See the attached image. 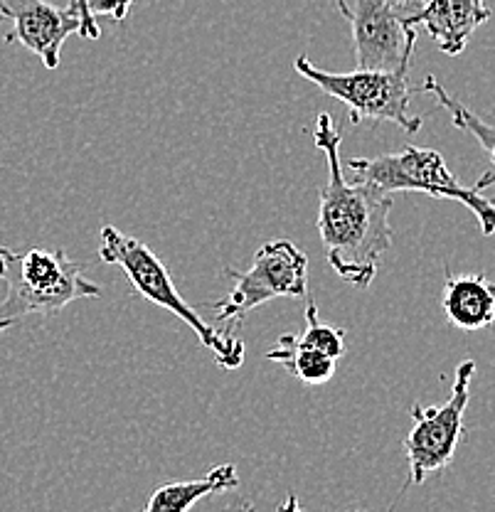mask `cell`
Listing matches in <instances>:
<instances>
[{"label": "cell", "instance_id": "cell-18", "mask_svg": "<svg viewBox=\"0 0 495 512\" xmlns=\"http://www.w3.org/2000/svg\"><path fill=\"white\" fill-rule=\"evenodd\" d=\"M279 512H306V510L301 508V500H298V495L291 493L289 498L279 505Z\"/></svg>", "mask_w": 495, "mask_h": 512}, {"label": "cell", "instance_id": "cell-2", "mask_svg": "<svg viewBox=\"0 0 495 512\" xmlns=\"http://www.w3.org/2000/svg\"><path fill=\"white\" fill-rule=\"evenodd\" d=\"M0 286V335L28 316H57L79 298L101 296L65 249L0 247Z\"/></svg>", "mask_w": 495, "mask_h": 512}, {"label": "cell", "instance_id": "cell-8", "mask_svg": "<svg viewBox=\"0 0 495 512\" xmlns=\"http://www.w3.org/2000/svg\"><path fill=\"white\" fill-rule=\"evenodd\" d=\"M353 30L358 69H397L412 64L417 28L392 0H335Z\"/></svg>", "mask_w": 495, "mask_h": 512}, {"label": "cell", "instance_id": "cell-13", "mask_svg": "<svg viewBox=\"0 0 495 512\" xmlns=\"http://www.w3.org/2000/svg\"><path fill=\"white\" fill-rule=\"evenodd\" d=\"M266 360L279 362V365H284V370L289 372V375H294L296 380H301L303 384H311V387H318V384H326L333 380L335 362H338L333 360V357L323 355V352L298 343L296 333L281 335L279 343L266 352Z\"/></svg>", "mask_w": 495, "mask_h": 512}, {"label": "cell", "instance_id": "cell-7", "mask_svg": "<svg viewBox=\"0 0 495 512\" xmlns=\"http://www.w3.org/2000/svg\"><path fill=\"white\" fill-rule=\"evenodd\" d=\"M476 375V362L463 360L456 367L451 397L439 407L414 404L412 431L404 439L409 461V483L422 485L431 473H439L454 461L456 448L463 436V414L471 399V380Z\"/></svg>", "mask_w": 495, "mask_h": 512}, {"label": "cell", "instance_id": "cell-16", "mask_svg": "<svg viewBox=\"0 0 495 512\" xmlns=\"http://www.w3.org/2000/svg\"><path fill=\"white\" fill-rule=\"evenodd\" d=\"M133 3L136 0H87V10L94 20L106 15V18L116 20V23H124Z\"/></svg>", "mask_w": 495, "mask_h": 512}, {"label": "cell", "instance_id": "cell-5", "mask_svg": "<svg viewBox=\"0 0 495 512\" xmlns=\"http://www.w3.org/2000/svg\"><path fill=\"white\" fill-rule=\"evenodd\" d=\"M296 72L316 84L323 94L333 96L340 104L348 106L350 121H390L404 133H417L422 128V116L409 111L412 104V79L409 67L402 64L397 69H355V72H326L313 67L306 55L294 62Z\"/></svg>", "mask_w": 495, "mask_h": 512}, {"label": "cell", "instance_id": "cell-9", "mask_svg": "<svg viewBox=\"0 0 495 512\" xmlns=\"http://www.w3.org/2000/svg\"><path fill=\"white\" fill-rule=\"evenodd\" d=\"M82 30L77 15L47 0H0V42H18L47 69L60 67L62 45Z\"/></svg>", "mask_w": 495, "mask_h": 512}, {"label": "cell", "instance_id": "cell-19", "mask_svg": "<svg viewBox=\"0 0 495 512\" xmlns=\"http://www.w3.org/2000/svg\"><path fill=\"white\" fill-rule=\"evenodd\" d=\"M419 3H422V0H392V5H397L404 15H409L412 10H417Z\"/></svg>", "mask_w": 495, "mask_h": 512}, {"label": "cell", "instance_id": "cell-10", "mask_svg": "<svg viewBox=\"0 0 495 512\" xmlns=\"http://www.w3.org/2000/svg\"><path fill=\"white\" fill-rule=\"evenodd\" d=\"M488 20L491 10L483 0H422L417 10L407 15V23L412 28L422 25L449 57H459L473 32Z\"/></svg>", "mask_w": 495, "mask_h": 512}, {"label": "cell", "instance_id": "cell-4", "mask_svg": "<svg viewBox=\"0 0 495 512\" xmlns=\"http://www.w3.org/2000/svg\"><path fill=\"white\" fill-rule=\"evenodd\" d=\"M348 168L358 175V180L375 185L382 195L424 192L436 200L461 202L481 224L483 237L495 234V202L483 197V190L495 183L493 173H483L473 185H461L439 151L419 146H407L399 153H385L377 158L350 160Z\"/></svg>", "mask_w": 495, "mask_h": 512}, {"label": "cell", "instance_id": "cell-12", "mask_svg": "<svg viewBox=\"0 0 495 512\" xmlns=\"http://www.w3.org/2000/svg\"><path fill=\"white\" fill-rule=\"evenodd\" d=\"M239 485L237 468L232 463L217 466L198 480H180V483H168L153 490L148 505L143 512H188L195 503H200L207 495L227 493Z\"/></svg>", "mask_w": 495, "mask_h": 512}, {"label": "cell", "instance_id": "cell-1", "mask_svg": "<svg viewBox=\"0 0 495 512\" xmlns=\"http://www.w3.org/2000/svg\"><path fill=\"white\" fill-rule=\"evenodd\" d=\"M340 136L328 114L318 116L313 143L328 163V185L321 190L318 234L328 264L348 284L367 288L375 281L382 256L392 247V195L375 185L350 183L340 165Z\"/></svg>", "mask_w": 495, "mask_h": 512}, {"label": "cell", "instance_id": "cell-11", "mask_svg": "<svg viewBox=\"0 0 495 512\" xmlns=\"http://www.w3.org/2000/svg\"><path fill=\"white\" fill-rule=\"evenodd\" d=\"M441 308L454 328L476 333L495 323V284L483 274H446Z\"/></svg>", "mask_w": 495, "mask_h": 512}, {"label": "cell", "instance_id": "cell-20", "mask_svg": "<svg viewBox=\"0 0 495 512\" xmlns=\"http://www.w3.org/2000/svg\"><path fill=\"white\" fill-rule=\"evenodd\" d=\"M237 512H254V508L249 503H242V505H239Z\"/></svg>", "mask_w": 495, "mask_h": 512}, {"label": "cell", "instance_id": "cell-3", "mask_svg": "<svg viewBox=\"0 0 495 512\" xmlns=\"http://www.w3.org/2000/svg\"><path fill=\"white\" fill-rule=\"evenodd\" d=\"M99 259L104 264L119 266L126 274V279L131 281V286L141 293L146 301L156 303L158 308H165L168 313H173L175 318L183 320L202 345L215 355L217 365L222 370H237L244 362V340L227 333L215 330V325H210L207 320L198 316L193 306L180 296V291L173 284V276L165 269L163 261L158 259L151 249L143 242H138L136 237H129L121 229L101 227V244H99Z\"/></svg>", "mask_w": 495, "mask_h": 512}, {"label": "cell", "instance_id": "cell-14", "mask_svg": "<svg viewBox=\"0 0 495 512\" xmlns=\"http://www.w3.org/2000/svg\"><path fill=\"white\" fill-rule=\"evenodd\" d=\"M422 92L431 94L436 99V104L441 106V109L449 111L451 116V124H454L456 128H461V131L471 133L473 138L478 141V146L483 148V151L488 153V158L493 160L495 165V124H491V121L481 119L478 114H473L468 106H463L456 96H451L449 92H446L444 87H441V82L436 77H429L424 79L422 84Z\"/></svg>", "mask_w": 495, "mask_h": 512}, {"label": "cell", "instance_id": "cell-17", "mask_svg": "<svg viewBox=\"0 0 495 512\" xmlns=\"http://www.w3.org/2000/svg\"><path fill=\"white\" fill-rule=\"evenodd\" d=\"M67 8L72 10V13L79 18V23H82V30H79V35L87 37V40H99L101 28H99L97 20H94L92 15H89L87 0H69Z\"/></svg>", "mask_w": 495, "mask_h": 512}, {"label": "cell", "instance_id": "cell-15", "mask_svg": "<svg viewBox=\"0 0 495 512\" xmlns=\"http://www.w3.org/2000/svg\"><path fill=\"white\" fill-rule=\"evenodd\" d=\"M296 338L306 348L323 352L333 360H340L345 355V330L323 323L318 318V308L313 301H308L306 306V328H303V333H296Z\"/></svg>", "mask_w": 495, "mask_h": 512}, {"label": "cell", "instance_id": "cell-6", "mask_svg": "<svg viewBox=\"0 0 495 512\" xmlns=\"http://www.w3.org/2000/svg\"><path fill=\"white\" fill-rule=\"evenodd\" d=\"M234 288L222 301L210 303L220 323L234 325L249 311L276 298H308V256L289 239L266 242L254 256L252 269H225Z\"/></svg>", "mask_w": 495, "mask_h": 512}]
</instances>
